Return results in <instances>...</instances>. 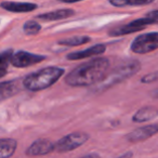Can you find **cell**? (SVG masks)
Masks as SVG:
<instances>
[{"label": "cell", "instance_id": "6da1fadb", "mask_svg": "<svg viewBox=\"0 0 158 158\" xmlns=\"http://www.w3.org/2000/svg\"><path fill=\"white\" fill-rule=\"evenodd\" d=\"M110 60L95 57L75 67L65 76V84L70 87H90L101 81L110 69Z\"/></svg>", "mask_w": 158, "mask_h": 158}, {"label": "cell", "instance_id": "7a4b0ae2", "mask_svg": "<svg viewBox=\"0 0 158 158\" xmlns=\"http://www.w3.org/2000/svg\"><path fill=\"white\" fill-rule=\"evenodd\" d=\"M64 73H65L64 68L57 67V66H48V67L41 68L24 77V79L22 80L23 87L31 92L46 90L53 86L63 76Z\"/></svg>", "mask_w": 158, "mask_h": 158}, {"label": "cell", "instance_id": "3957f363", "mask_svg": "<svg viewBox=\"0 0 158 158\" xmlns=\"http://www.w3.org/2000/svg\"><path fill=\"white\" fill-rule=\"evenodd\" d=\"M141 67H142V65L136 60H132V61L127 62L123 65L117 66L112 72H107V74L104 76V78L101 81H99L97 85L93 86L92 92L100 93L108 90L112 87L116 86V85L129 79L130 77L134 76L141 69Z\"/></svg>", "mask_w": 158, "mask_h": 158}, {"label": "cell", "instance_id": "277c9868", "mask_svg": "<svg viewBox=\"0 0 158 158\" xmlns=\"http://www.w3.org/2000/svg\"><path fill=\"white\" fill-rule=\"evenodd\" d=\"M158 49V31L136 36L130 44V50L136 54H147Z\"/></svg>", "mask_w": 158, "mask_h": 158}, {"label": "cell", "instance_id": "5b68a950", "mask_svg": "<svg viewBox=\"0 0 158 158\" xmlns=\"http://www.w3.org/2000/svg\"><path fill=\"white\" fill-rule=\"evenodd\" d=\"M89 134L86 132H72L60 139L54 143V151L57 153H68L82 146L89 140Z\"/></svg>", "mask_w": 158, "mask_h": 158}, {"label": "cell", "instance_id": "8992f818", "mask_svg": "<svg viewBox=\"0 0 158 158\" xmlns=\"http://www.w3.org/2000/svg\"><path fill=\"white\" fill-rule=\"evenodd\" d=\"M47 57L41 54H35V53L27 52L24 50H20L13 52L11 55L10 64L14 67L18 68H26L29 66H33L35 64H38L40 62L44 61Z\"/></svg>", "mask_w": 158, "mask_h": 158}, {"label": "cell", "instance_id": "52a82bcc", "mask_svg": "<svg viewBox=\"0 0 158 158\" xmlns=\"http://www.w3.org/2000/svg\"><path fill=\"white\" fill-rule=\"evenodd\" d=\"M151 25L149 20L144 16L142 19H138V20H134L132 22L128 23L123 26L116 27V28L112 29L110 31V36H114V37H118V36H123V35H129L132 33H136V31H140L142 29H144L146 26Z\"/></svg>", "mask_w": 158, "mask_h": 158}, {"label": "cell", "instance_id": "ba28073f", "mask_svg": "<svg viewBox=\"0 0 158 158\" xmlns=\"http://www.w3.org/2000/svg\"><path fill=\"white\" fill-rule=\"evenodd\" d=\"M158 133V123H153V125L143 126L139 127L136 129L132 130L131 132L126 135V140L130 143H139L152 138Z\"/></svg>", "mask_w": 158, "mask_h": 158}, {"label": "cell", "instance_id": "9c48e42d", "mask_svg": "<svg viewBox=\"0 0 158 158\" xmlns=\"http://www.w3.org/2000/svg\"><path fill=\"white\" fill-rule=\"evenodd\" d=\"M54 152V143L49 139H37L26 149V155L29 157L44 156Z\"/></svg>", "mask_w": 158, "mask_h": 158}, {"label": "cell", "instance_id": "30bf717a", "mask_svg": "<svg viewBox=\"0 0 158 158\" xmlns=\"http://www.w3.org/2000/svg\"><path fill=\"white\" fill-rule=\"evenodd\" d=\"M23 88L24 87H23L22 80H19V79L0 82V102L7 101L13 98L14 95L20 93Z\"/></svg>", "mask_w": 158, "mask_h": 158}, {"label": "cell", "instance_id": "8fae6325", "mask_svg": "<svg viewBox=\"0 0 158 158\" xmlns=\"http://www.w3.org/2000/svg\"><path fill=\"white\" fill-rule=\"evenodd\" d=\"M106 51V46L103 44H94V46L90 47L88 49H85L81 51H75L72 52L69 54H67L66 59L68 61H78V60H84L87 57H92V56H97V55H101L103 54Z\"/></svg>", "mask_w": 158, "mask_h": 158}, {"label": "cell", "instance_id": "7c38bea8", "mask_svg": "<svg viewBox=\"0 0 158 158\" xmlns=\"http://www.w3.org/2000/svg\"><path fill=\"white\" fill-rule=\"evenodd\" d=\"M158 117V108L155 106H144L138 110L132 116V121L135 123H144L154 120Z\"/></svg>", "mask_w": 158, "mask_h": 158}, {"label": "cell", "instance_id": "4fadbf2b", "mask_svg": "<svg viewBox=\"0 0 158 158\" xmlns=\"http://www.w3.org/2000/svg\"><path fill=\"white\" fill-rule=\"evenodd\" d=\"M0 7L14 13H25L31 12L37 9V5L31 2H14V1H3L0 3Z\"/></svg>", "mask_w": 158, "mask_h": 158}, {"label": "cell", "instance_id": "5bb4252c", "mask_svg": "<svg viewBox=\"0 0 158 158\" xmlns=\"http://www.w3.org/2000/svg\"><path fill=\"white\" fill-rule=\"evenodd\" d=\"M74 14L75 11L72 9H61V10H56V11L48 12V13L39 14V15L36 16V19L40 21L51 22V21H59V20H64V19L70 18Z\"/></svg>", "mask_w": 158, "mask_h": 158}, {"label": "cell", "instance_id": "9a60e30c", "mask_svg": "<svg viewBox=\"0 0 158 158\" xmlns=\"http://www.w3.org/2000/svg\"><path fill=\"white\" fill-rule=\"evenodd\" d=\"M18 148V141L11 138L0 139V158H11Z\"/></svg>", "mask_w": 158, "mask_h": 158}, {"label": "cell", "instance_id": "2e32d148", "mask_svg": "<svg viewBox=\"0 0 158 158\" xmlns=\"http://www.w3.org/2000/svg\"><path fill=\"white\" fill-rule=\"evenodd\" d=\"M91 40L90 37L88 36H75V37H68L65 39H62L59 41L60 44L66 47H77V46H82L85 44H88Z\"/></svg>", "mask_w": 158, "mask_h": 158}, {"label": "cell", "instance_id": "e0dca14e", "mask_svg": "<svg viewBox=\"0 0 158 158\" xmlns=\"http://www.w3.org/2000/svg\"><path fill=\"white\" fill-rule=\"evenodd\" d=\"M154 1L155 0H110V3L114 7L123 8L128 6H145Z\"/></svg>", "mask_w": 158, "mask_h": 158}, {"label": "cell", "instance_id": "ac0fdd59", "mask_svg": "<svg viewBox=\"0 0 158 158\" xmlns=\"http://www.w3.org/2000/svg\"><path fill=\"white\" fill-rule=\"evenodd\" d=\"M12 53H13L12 50H6L0 52V78H2L7 75Z\"/></svg>", "mask_w": 158, "mask_h": 158}, {"label": "cell", "instance_id": "d6986e66", "mask_svg": "<svg viewBox=\"0 0 158 158\" xmlns=\"http://www.w3.org/2000/svg\"><path fill=\"white\" fill-rule=\"evenodd\" d=\"M40 31H41V25L37 21H27L23 25V31H24V34H26L28 36L37 35Z\"/></svg>", "mask_w": 158, "mask_h": 158}, {"label": "cell", "instance_id": "ffe728a7", "mask_svg": "<svg viewBox=\"0 0 158 158\" xmlns=\"http://www.w3.org/2000/svg\"><path fill=\"white\" fill-rule=\"evenodd\" d=\"M158 80V72L151 73L148 75H145L141 78V82L142 84H151V82L157 81Z\"/></svg>", "mask_w": 158, "mask_h": 158}, {"label": "cell", "instance_id": "44dd1931", "mask_svg": "<svg viewBox=\"0 0 158 158\" xmlns=\"http://www.w3.org/2000/svg\"><path fill=\"white\" fill-rule=\"evenodd\" d=\"M145 16H146V18L149 20L151 25L152 24H158V10H155V11L149 12V13H147Z\"/></svg>", "mask_w": 158, "mask_h": 158}, {"label": "cell", "instance_id": "7402d4cb", "mask_svg": "<svg viewBox=\"0 0 158 158\" xmlns=\"http://www.w3.org/2000/svg\"><path fill=\"white\" fill-rule=\"evenodd\" d=\"M133 157V153L132 152H126V153H123V154H121V155H119L118 157H116V158H132Z\"/></svg>", "mask_w": 158, "mask_h": 158}, {"label": "cell", "instance_id": "603a6c76", "mask_svg": "<svg viewBox=\"0 0 158 158\" xmlns=\"http://www.w3.org/2000/svg\"><path fill=\"white\" fill-rule=\"evenodd\" d=\"M80 158H100V155L97 153H90V154H87V155L81 156Z\"/></svg>", "mask_w": 158, "mask_h": 158}, {"label": "cell", "instance_id": "cb8c5ba5", "mask_svg": "<svg viewBox=\"0 0 158 158\" xmlns=\"http://www.w3.org/2000/svg\"><path fill=\"white\" fill-rule=\"evenodd\" d=\"M60 1L65 3H74V2H78V1H82V0H60Z\"/></svg>", "mask_w": 158, "mask_h": 158}, {"label": "cell", "instance_id": "d4e9b609", "mask_svg": "<svg viewBox=\"0 0 158 158\" xmlns=\"http://www.w3.org/2000/svg\"><path fill=\"white\" fill-rule=\"evenodd\" d=\"M152 95H153L155 99H158V88L157 89H155V90L152 92Z\"/></svg>", "mask_w": 158, "mask_h": 158}]
</instances>
